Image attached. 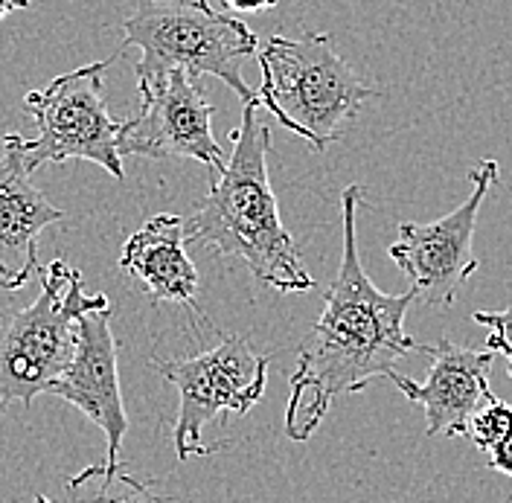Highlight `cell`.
<instances>
[{
  "instance_id": "obj_1",
  "label": "cell",
  "mask_w": 512,
  "mask_h": 503,
  "mask_svg": "<svg viewBox=\"0 0 512 503\" xmlns=\"http://www.w3.org/2000/svg\"><path fill=\"white\" fill-rule=\"evenodd\" d=\"M358 204L361 187H344L341 265L326 288L318 323L300 344L288 381L286 437L294 442L312 440L338 396L361 393L370 381L390 376L402 358L428 352V344H419L405 329V315L419 300L414 288L384 294L361 268L355 245Z\"/></svg>"
},
{
  "instance_id": "obj_2",
  "label": "cell",
  "mask_w": 512,
  "mask_h": 503,
  "mask_svg": "<svg viewBox=\"0 0 512 503\" xmlns=\"http://www.w3.org/2000/svg\"><path fill=\"white\" fill-rule=\"evenodd\" d=\"M259 108V99L245 102L242 123L230 131L233 152L222 175H216L207 198L187 219V242L245 262L254 280L274 291H312L315 280L280 221L277 195L268 178L271 128L256 117Z\"/></svg>"
},
{
  "instance_id": "obj_3",
  "label": "cell",
  "mask_w": 512,
  "mask_h": 503,
  "mask_svg": "<svg viewBox=\"0 0 512 503\" xmlns=\"http://www.w3.org/2000/svg\"><path fill=\"white\" fill-rule=\"evenodd\" d=\"M256 59L262 67L259 105L315 152L341 140L373 94L338 56L335 38L323 32H303L300 38L271 35Z\"/></svg>"
},
{
  "instance_id": "obj_4",
  "label": "cell",
  "mask_w": 512,
  "mask_h": 503,
  "mask_svg": "<svg viewBox=\"0 0 512 503\" xmlns=\"http://www.w3.org/2000/svg\"><path fill=\"white\" fill-rule=\"evenodd\" d=\"M123 47H140L137 85L184 70L192 79H222L242 102L256 99L242 79V62L259 53V38L207 0H137L134 15L123 21Z\"/></svg>"
},
{
  "instance_id": "obj_5",
  "label": "cell",
  "mask_w": 512,
  "mask_h": 503,
  "mask_svg": "<svg viewBox=\"0 0 512 503\" xmlns=\"http://www.w3.org/2000/svg\"><path fill=\"white\" fill-rule=\"evenodd\" d=\"M38 274L35 303L0 323V416L15 402L30 408L38 393H47L73 361L79 317L111 306L105 294H85L82 274L64 259Z\"/></svg>"
},
{
  "instance_id": "obj_6",
  "label": "cell",
  "mask_w": 512,
  "mask_h": 503,
  "mask_svg": "<svg viewBox=\"0 0 512 503\" xmlns=\"http://www.w3.org/2000/svg\"><path fill=\"white\" fill-rule=\"evenodd\" d=\"M108 62H94L56 76L47 88L24 96V108L35 123V140L21 137V152L32 172L47 163L88 160L117 181L126 178L117 149L120 126L105 108L102 73Z\"/></svg>"
},
{
  "instance_id": "obj_7",
  "label": "cell",
  "mask_w": 512,
  "mask_h": 503,
  "mask_svg": "<svg viewBox=\"0 0 512 503\" xmlns=\"http://www.w3.org/2000/svg\"><path fill=\"white\" fill-rule=\"evenodd\" d=\"M152 367L178 390V419L172 437L181 463L222 451L224 442H204V428L222 410L233 416L251 413L268 384V355H259L239 335H227L222 344L195 358H155Z\"/></svg>"
},
{
  "instance_id": "obj_8",
  "label": "cell",
  "mask_w": 512,
  "mask_h": 503,
  "mask_svg": "<svg viewBox=\"0 0 512 503\" xmlns=\"http://www.w3.org/2000/svg\"><path fill=\"white\" fill-rule=\"evenodd\" d=\"M501 166L495 158L480 160L469 172L472 192L448 216L428 224L402 221L399 236L387 256L405 274L416 297L431 309H448L457 300L460 285L478 271V256L472 251L475 227L483 198L498 184Z\"/></svg>"
},
{
  "instance_id": "obj_9",
  "label": "cell",
  "mask_w": 512,
  "mask_h": 503,
  "mask_svg": "<svg viewBox=\"0 0 512 503\" xmlns=\"http://www.w3.org/2000/svg\"><path fill=\"white\" fill-rule=\"evenodd\" d=\"M213 114L198 79L175 70L155 85H140V111L120 126L117 149L123 158H190L222 175L227 158L213 134Z\"/></svg>"
},
{
  "instance_id": "obj_10",
  "label": "cell",
  "mask_w": 512,
  "mask_h": 503,
  "mask_svg": "<svg viewBox=\"0 0 512 503\" xmlns=\"http://www.w3.org/2000/svg\"><path fill=\"white\" fill-rule=\"evenodd\" d=\"M53 396L73 405L91 419L108 442V466L120 463V448L128 434V416L120 390L117 341L111 332V306L94 309L76 323V352L59 381L50 384Z\"/></svg>"
},
{
  "instance_id": "obj_11",
  "label": "cell",
  "mask_w": 512,
  "mask_h": 503,
  "mask_svg": "<svg viewBox=\"0 0 512 503\" xmlns=\"http://www.w3.org/2000/svg\"><path fill=\"white\" fill-rule=\"evenodd\" d=\"M431 367L425 381L390 373V381L402 390L408 402L425 413V437H466L472 419L495 393L489 390V370L495 361L492 349H472L451 341L428 344Z\"/></svg>"
},
{
  "instance_id": "obj_12",
  "label": "cell",
  "mask_w": 512,
  "mask_h": 503,
  "mask_svg": "<svg viewBox=\"0 0 512 503\" xmlns=\"http://www.w3.org/2000/svg\"><path fill=\"white\" fill-rule=\"evenodd\" d=\"M64 213L32 184L21 134H3L0 155V288L18 291L38 271V236Z\"/></svg>"
},
{
  "instance_id": "obj_13",
  "label": "cell",
  "mask_w": 512,
  "mask_h": 503,
  "mask_svg": "<svg viewBox=\"0 0 512 503\" xmlns=\"http://www.w3.org/2000/svg\"><path fill=\"white\" fill-rule=\"evenodd\" d=\"M187 219L160 213L131 233L120 268L146 285L155 303H181L198 317V271L187 256Z\"/></svg>"
},
{
  "instance_id": "obj_14",
  "label": "cell",
  "mask_w": 512,
  "mask_h": 503,
  "mask_svg": "<svg viewBox=\"0 0 512 503\" xmlns=\"http://www.w3.org/2000/svg\"><path fill=\"white\" fill-rule=\"evenodd\" d=\"M67 503H169L120 466L96 463L67 480Z\"/></svg>"
},
{
  "instance_id": "obj_15",
  "label": "cell",
  "mask_w": 512,
  "mask_h": 503,
  "mask_svg": "<svg viewBox=\"0 0 512 503\" xmlns=\"http://www.w3.org/2000/svg\"><path fill=\"white\" fill-rule=\"evenodd\" d=\"M512 428V405L501 402L498 396L486 405L483 410H478V416L472 419L469 425V440L475 442V448L489 454L498 442L504 440L510 434Z\"/></svg>"
},
{
  "instance_id": "obj_16",
  "label": "cell",
  "mask_w": 512,
  "mask_h": 503,
  "mask_svg": "<svg viewBox=\"0 0 512 503\" xmlns=\"http://www.w3.org/2000/svg\"><path fill=\"white\" fill-rule=\"evenodd\" d=\"M475 323L486 326V349L507 361V376L512 378V306L504 312H475Z\"/></svg>"
},
{
  "instance_id": "obj_17",
  "label": "cell",
  "mask_w": 512,
  "mask_h": 503,
  "mask_svg": "<svg viewBox=\"0 0 512 503\" xmlns=\"http://www.w3.org/2000/svg\"><path fill=\"white\" fill-rule=\"evenodd\" d=\"M486 457H489V469H492V472H501L507 474V477H512V428L510 434L498 442Z\"/></svg>"
},
{
  "instance_id": "obj_18",
  "label": "cell",
  "mask_w": 512,
  "mask_h": 503,
  "mask_svg": "<svg viewBox=\"0 0 512 503\" xmlns=\"http://www.w3.org/2000/svg\"><path fill=\"white\" fill-rule=\"evenodd\" d=\"M280 0H224L227 9L233 12H265V9H274Z\"/></svg>"
},
{
  "instance_id": "obj_19",
  "label": "cell",
  "mask_w": 512,
  "mask_h": 503,
  "mask_svg": "<svg viewBox=\"0 0 512 503\" xmlns=\"http://www.w3.org/2000/svg\"><path fill=\"white\" fill-rule=\"evenodd\" d=\"M12 9H15V6H12L9 0H0V21H3V18H6V15L12 12Z\"/></svg>"
},
{
  "instance_id": "obj_20",
  "label": "cell",
  "mask_w": 512,
  "mask_h": 503,
  "mask_svg": "<svg viewBox=\"0 0 512 503\" xmlns=\"http://www.w3.org/2000/svg\"><path fill=\"white\" fill-rule=\"evenodd\" d=\"M9 3H12L15 9H30L32 6V0H9Z\"/></svg>"
},
{
  "instance_id": "obj_21",
  "label": "cell",
  "mask_w": 512,
  "mask_h": 503,
  "mask_svg": "<svg viewBox=\"0 0 512 503\" xmlns=\"http://www.w3.org/2000/svg\"><path fill=\"white\" fill-rule=\"evenodd\" d=\"M32 503H56V501H53V498H47V495H38Z\"/></svg>"
}]
</instances>
